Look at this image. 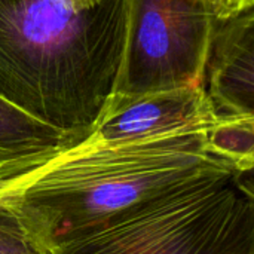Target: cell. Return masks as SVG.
Returning a JSON list of instances; mask_svg holds the SVG:
<instances>
[{
    "mask_svg": "<svg viewBox=\"0 0 254 254\" xmlns=\"http://www.w3.org/2000/svg\"><path fill=\"white\" fill-rule=\"evenodd\" d=\"M129 0H0V97L88 137L113 94Z\"/></svg>",
    "mask_w": 254,
    "mask_h": 254,
    "instance_id": "6da1fadb",
    "label": "cell"
},
{
    "mask_svg": "<svg viewBox=\"0 0 254 254\" xmlns=\"http://www.w3.org/2000/svg\"><path fill=\"white\" fill-rule=\"evenodd\" d=\"M207 131H180L122 143L85 138L57 155L9 202L25 228L52 253L177 186L213 174L237 173L210 152Z\"/></svg>",
    "mask_w": 254,
    "mask_h": 254,
    "instance_id": "7a4b0ae2",
    "label": "cell"
},
{
    "mask_svg": "<svg viewBox=\"0 0 254 254\" xmlns=\"http://www.w3.org/2000/svg\"><path fill=\"white\" fill-rule=\"evenodd\" d=\"M240 173L177 186L52 254H254V202Z\"/></svg>",
    "mask_w": 254,
    "mask_h": 254,
    "instance_id": "3957f363",
    "label": "cell"
},
{
    "mask_svg": "<svg viewBox=\"0 0 254 254\" xmlns=\"http://www.w3.org/2000/svg\"><path fill=\"white\" fill-rule=\"evenodd\" d=\"M216 21L207 0H129L125 46L110 98L204 86Z\"/></svg>",
    "mask_w": 254,
    "mask_h": 254,
    "instance_id": "277c9868",
    "label": "cell"
},
{
    "mask_svg": "<svg viewBox=\"0 0 254 254\" xmlns=\"http://www.w3.org/2000/svg\"><path fill=\"white\" fill-rule=\"evenodd\" d=\"M219 121L204 86L110 98L86 140L122 143L180 131H207Z\"/></svg>",
    "mask_w": 254,
    "mask_h": 254,
    "instance_id": "5b68a950",
    "label": "cell"
},
{
    "mask_svg": "<svg viewBox=\"0 0 254 254\" xmlns=\"http://www.w3.org/2000/svg\"><path fill=\"white\" fill-rule=\"evenodd\" d=\"M204 88L219 119L254 116L253 7L216 21Z\"/></svg>",
    "mask_w": 254,
    "mask_h": 254,
    "instance_id": "8992f818",
    "label": "cell"
},
{
    "mask_svg": "<svg viewBox=\"0 0 254 254\" xmlns=\"http://www.w3.org/2000/svg\"><path fill=\"white\" fill-rule=\"evenodd\" d=\"M83 141L48 127L0 97V165L37 155L58 153Z\"/></svg>",
    "mask_w": 254,
    "mask_h": 254,
    "instance_id": "52a82bcc",
    "label": "cell"
},
{
    "mask_svg": "<svg viewBox=\"0 0 254 254\" xmlns=\"http://www.w3.org/2000/svg\"><path fill=\"white\" fill-rule=\"evenodd\" d=\"M211 153L237 173L250 174L254 165V116L219 119L205 134Z\"/></svg>",
    "mask_w": 254,
    "mask_h": 254,
    "instance_id": "ba28073f",
    "label": "cell"
},
{
    "mask_svg": "<svg viewBox=\"0 0 254 254\" xmlns=\"http://www.w3.org/2000/svg\"><path fill=\"white\" fill-rule=\"evenodd\" d=\"M12 195L0 199V254H52L25 228L9 202Z\"/></svg>",
    "mask_w": 254,
    "mask_h": 254,
    "instance_id": "9c48e42d",
    "label": "cell"
},
{
    "mask_svg": "<svg viewBox=\"0 0 254 254\" xmlns=\"http://www.w3.org/2000/svg\"><path fill=\"white\" fill-rule=\"evenodd\" d=\"M60 153L37 155L0 165V199L21 190Z\"/></svg>",
    "mask_w": 254,
    "mask_h": 254,
    "instance_id": "30bf717a",
    "label": "cell"
},
{
    "mask_svg": "<svg viewBox=\"0 0 254 254\" xmlns=\"http://www.w3.org/2000/svg\"><path fill=\"white\" fill-rule=\"evenodd\" d=\"M213 9L217 19L231 18L250 7H253L254 0H207Z\"/></svg>",
    "mask_w": 254,
    "mask_h": 254,
    "instance_id": "8fae6325",
    "label": "cell"
},
{
    "mask_svg": "<svg viewBox=\"0 0 254 254\" xmlns=\"http://www.w3.org/2000/svg\"><path fill=\"white\" fill-rule=\"evenodd\" d=\"M73 1L80 4V6H92V4H97L101 0H73Z\"/></svg>",
    "mask_w": 254,
    "mask_h": 254,
    "instance_id": "7c38bea8",
    "label": "cell"
}]
</instances>
